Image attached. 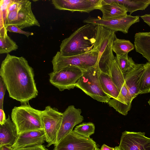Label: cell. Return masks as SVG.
<instances>
[{
    "instance_id": "obj_12",
    "label": "cell",
    "mask_w": 150,
    "mask_h": 150,
    "mask_svg": "<svg viewBox=\"0 0 150 150\" xmlns=\"http://www.w3.org/2000/svg\"><path fill=\"white\" fill-rule=\"evenodd\" d=\"M144 132L125 131L118 147L120 150H150V138Z\"/></svg>"
},
{
    "instance_id": "obj_30",
    "label": "cell",
    "mask_w": 150,
    "mask_h": 150,
    "mask_svg": "<svg viewBox=\"0 0 150 150\" xmlns=\"http://www.w3.org/2000/svg\"><path fill=\"white\" fill-rule=\"evenodd\" d=\"M13 150H48L43 145L25 148L13 149Z\"/></svg>"
},
{
    "instance_id": "obj_26",
    "label": "cell",
    "mask_w": 150,
    "mask_h": 150,
    "mask_svg": "<svg viewBox=\"0 0 150 150\" xmlns=\"http://www.w3.org/2000/svg\"><path fill=\"white\" fill-rule=\"evenodd\" d=\"M144 70L141 77L139 87L140 94L150 92V62L144 64Z\"/></svg>"
},
{
    "instance_id": "obj_4",
    "label": "cell",
    "mask_w": 150,
    "mask_h": 150,
    "mask_svg": "<svg viewBox=\"0 0 150 150\" xmlns=\"http://www.w3.org/2000/svg\"><path fill=\"white\" fill-rule=\"evenodd\" d=\"M96 30L93 47L98 52L97 64L101 72L110 75L111 66L115 59L112 47L116 37V32L99 25H97Z\"/></svg>"
},
{
    "instance_id": "obj_34",
    "label": "cell",
    "mask_w": 150,
    "mask_h": 150,
    "mask_svg": "<svg viewBox=\"0 0 150 150\" xmlns=\"http://www.w3.org/2000/svg\"><path fill=\"white\" fill-rule=\"evenodd\" d=\"M0 148V150H13V149L11 146L7 145H3Z\"/></svg>"
},
{
    "instance_id": "obj_23",
    "label": "cell",
    "mask_w": 150,
    "mask_h": 150,
    "mask_svg": "<svg viewBox=\"0 0 150 150\" xmlns=\"http://www.w3.org/2000/svg\"><path fill=\"white\" fill-rule=\"evenodd\" d=\"M114 0L123 6L130 15L137 11L144 10L150 5V0Z\"/></svg>"
},
{
    "instance_id": "obj_19",
    "label": "cell",
    "mask_w": 150,
    "mask_h": 150,
    "mask_svg": "<svg viewBox=\"0 0 150 150\" xmlns=\"http://www.w3.org/2000/svg\"><path fill=\"white\" fill-rule=\"evenodd\" d=\"M18 135L16 127L8 115L4 123L0 125V147L4 145L12 146Z\"/></svg>"
},
{
    "instance_id": "obj_17",
    "label": "cell",
    "mask_w": 150,
    "mask_h": 150,
    "mask_svg": "<svg viewBox=\"0 0 150 150\" xmlns=\"http://www.w3.org/2000/svg\"><path fill=\"white\" fill-rule=\"evenodd\" d=\"M133 100L125 83L120 89L117 98L110 99L108 103L117 111L126 115L131 109Z\"/></svg>"
},
{
    "instance_id": "obj_10",
    "label": "cell",
    "mask_w": 150,
    "mask_h": 150,
    "mask_svg": "<svg viewBox=\"0 0 150 150\" xmlns=\"http://www.w3.org/2000/svg\"><path fill=\"white\" fill-rule=\"evenodd\" d=\"M54 146L53 150H93L98 147L92 139L81 136L73 130Z\"/></svg>"
},
{
    "instance_id": "obj_2",
    "label": "cell",
    "mask_w": 150,
    "mask_h": 150,
    "mask_svg": "<svg viewBox=\"0 0 150 150\" xmlns=\"http://www.w3.org/2000/svg\"><path fill=\"white\" fill-rule=\"evenodd\" d=\"M11 25L21 29L34 26H40L28 0H0V28Z\"/></svg>"
},
{
    "instance_id": "obj_37",
    "label": "cell",
    "mask_w": 150,
    "mask_h": 150,
    "mask_svg": "<svg viewBox=\"0 0 150 150\" xmlns=\"http://www.w3.org/2000/svg\"><path fill=\"white\" fill-rule=\"evenodd\" d=\"M148 103L149 104V105H150V99H149V100L148 101Z\"/></svg>"
},
{
    "instance_id": "obj_21",
    "label": "cell",
    "mask_w": 150,
    "mask_h": 150,
    "mask_svg": "<svg viewBox=\"0 0 150 150\" xmlns=\"http://www.w3.org/2000/svg\"><path fill=\"white\" fill-rule=\"evenodd\" d=\"M99 79L103 91L110 98L116 99L120 91L109 75L100 72Z\"/></svg>"
},
{
    "instance_id": "obj_5",
    "label": "cell",
    "mask_w": 150,
    "mask_h": 150,
    "mask_svg": "<svg viewBox=\"0 0 150 150\" xmlns=\"http://www.w3.org/2000/svg\"><path fill=\"white\" fill-rule=\"evenodd\" d=\"M41 112V110L32 108L29 103L14 107L12 110L11 117L16 127L18 134L44 129Z\"/></svg>"
},
{
    "instance_id": "obj_20",
    "label": "cell",
    "mask_w": 150,
    "mask_h": 150,
    "mask_svg": "<svg viewBox=\"0 0 150 150\" xmlns=\"http://www.w3.org/2000/svg\"><path fill=\"white\" fill-rule=\"evenodd\" d=\"M134 38V45L136 52L150 62V32L137 33Z\"/></svg>"
},
{
    "instance_id": "obj_25",
    "label": "cell",
    "mask_w": 150,
    "mask_h": 150,
    "mask_svg": "<svg viewBox=\"0 0 150 150\" xmlns=\"http://www.w3.org/2000/svg\"><path fill=\"white\" fill-rule=\"evenodd\" d=\"M115 59L122 72L125 74L134 67L136 64L128 54L116 55Z\"/></svg>"
},
{
    "instance_id": "obj_35",
    "label": "cell",
    "mask_w": 150,
    "mask_h": 150,
    "mask_svg": "<svg viewBox=\"0 0 150 150\" xmlns=\"http://www.w3.org/2000/svg\"><path fill=\"white\" fill-rule=\"evenodd\" d=\"M115 150H120L118 146H116L115 147Z\"/></svg>"
},
{
    "instance_id": "obj_6",
    "label": "cell",
    "mask_w": 150,
    "mask_h": 150,
    "mask_svg": "<svg viewBox=\"0 0 150 150\" xmlns=\"http://www.w3.org/2000/svg\"><path fill=\"white\" fill-rule=\"evenodd\" d=\"M101 71L98 64L85 70L76 84L88 96L99 102L108 103L110 98L103 91L99 79Z\"/></svg>"
},
{
    "instance_id": "obj_7",
    "label": "cell",
    "mask_w": 150,
    "mask_h": 150,
    "mask_svg": "<svg viewBox=\"0 0 150 150\" xmlns=\"http://www.w3.org/2000/svg\"><path fill=\"white\" fill-rule=\"evenodd\" d=\"M98 52L94 47L91 51L77 55L65 56L57 52L53 57L52 62L53 71H59L68 67H74L86 70L97 63Z\"/></svg>"
},
{
    "instance_id": "obj_14",
    "label": "cell",
    "mask_w": 150,
    "mask_h": 150,
    "mask_svg": "<svg viewBox=\"0 0 150 150\" xmlns=\"http://www.w3.org/2000/svg\"><path fill=\"white\" fill-rule=\"evenodd\" d=\"M62 113V119L55 145L72 131L75 126L81 123L84 119L81 115V110L76 108L73 105L69 106Z\"/></svg>"
},
{
    "instance_id": "obj_13",
    "label": "cell",
    "mask_w": 150,
    "mask_h": 150,
    "mask_svg": "<svg viewBox=\"0 0 150 150\" xmlns=\"http://www.w3.org/2000/svg\"><path fill=\"white\" fill-rule=\"evenodd\" d=\"M102 0H52L54 8L61 10L89 13L99 9Z\"/></svg>"
},
{
    "instance_id": "obj_1",
    "label": "cell",
    "mask_w": 150,
    "mask_h": 150,
    "mask_svg": "<svg viewBox=\"0 0 150 150\" xmlns=\"http://www.w3.org/2000/svg\"><path fill=\"white\" fill-rule=\"evenodd\" d=\"M0 76L9 96L22 104L38 96L33 69L23 57L7 54L1 63Z\"/></svg>"
},
{
    "instance_id": "obj_16",
    "label": "cell",
    "mask_w": 150,
    "mask_h": 150,
    "mask_svg": "<svg viewBox=\"0 0 150 150\" xmlns=\"http://www.w3.org/2000/svg\"><path fill=\"white\" fill-rule=\"evenodd\" d=\"M144 70V64H136L134 68L124 74L125 83L133 99L140 94L139 84Z\"/></svg>"
},
{
    "instance_id": "obj_22",
    "label": "cell",
    "mask_w": 150,
    "mask_h": 150,
    "mask_svg": "<svg viewBox=\"0 0 150 150\" xmlns=\"http://www.w3.org/2000/svg\"><path fill=\"white\" fill-rule=\"evenodd\" d=\"M7 30L4 27L0 28V54H8L17 50L16 43L7 34Z\"/></svg>"
},
{
    "instance_id": "obj_9",
    "label": "cell",
    "mask_w": 150,
    "mask_h": 150,
    "mask_svg": "<svg viewBox=\"0 0 150 150\" xmlns=\"http://www.w3.org/2000/svg\"><path fill=\"white\" fill-rule=\"evenodd\" d=\"M86 70L70 67L58 71H52L48 74L49 81L60 91L70 90L76 87L77 82Z\"/></svg>"
},
{
    "instance_id": "obj_18",
    "label": "cell",
    "mask_w": 150,
    "mask_h": 150,
    "mask_svg": "<svg viewBox=\"0 0 150 150\" xmlns=\"http://www.w3.org/2000/svg\"><path fill=\"white\" fill-rule=\"evenodd\" d=\"M99 9L102 13V18L104 20L118 19L127 15V12L125 8L114 0H102Z\"/></svg>"
},
{
    "instance_id": "obj_8",
    "label": "cell",
    "mask_w": 150,
    "mask_h": 150,
    "mask_svg": "<svg viewBox=\"0 0 150 150\" xmlns=\"http://www.w3.org/2000/svg\"><path fill=\"white\" fill-rule=\"evenodd\" d=\"M63 116V113L59 112L57 108L49 105L41 111V119L48 147L56 144Z\"/></svg>"
},
{
    "instance_id": "obj_3",
    "label": "cell",
    "mask_w": 150,
    "mask_h": 150,
    "mask_svg": "<svg viewBox=\"0 0 150 150\" xmlns=\"http://www.w3.org/2000/svg\"><path fill=\"white\" fill-rule=\"evenodd\" d=\"M97 25L87 23L74 31L62 42L60 54L71 56L83 54L92 50L96 41Z\"/></svg>"
},
{
    "instance_id": "obj_29",
    "label": "cell",
    "mask_w": 150,
    "mask_h": 150,
    "mask_svg": "<svg viewBox=\"0 0 150 150\" xmlns=\"http://www.w3.org/2000/svg\"><path fill=\"white\" fill-rule=\"evenodd\" d=\"M6 88L0 77V109H3V102Z\"/></svg>"
},
{
    "instance_id": "obj_33",
    "label": "cell",
    "mask_w": 150,
    "mask_h": 150,
    "mask_svg": "<svg viewBox=\"0 0 150 150\" xmlns=\"http://www.w3.org/2000/svg\"><path fill=\"white\" fill-rule=\"evenodd\" d=\"M100 150H115V147H111L105 144H103L101 146Z\"/></svg>"
},
{
    "instance_id": "obj_31",
    "label": "cell",
    "mask_w": 150,
    "mask_h": 150,
    "mask_svg": "<svg viewBox=\"0 0 150 150\" xmlns=\"http://www.w3.org/2000/svg\"><path fill=\"white\" fill-rule=\"evenodd\" d=\"M6 119V115L3 109H0V125L4 124Z\"/></svg>"
},
{
    "instance_id": "obj_36",
    "label": "cell",
    "mask_w": 150,
    "mask_h": 150,
    "mask_svg": "<svg viewBox=\"0 0 150 150\" xmlns=\"http://www.w3.org/2000/svg\"><path fill=\"white\" fill-rule=\"evenodd\" d=\"M100 150V149L99 148H98V147H97L96 148V149H95L94 150Z\"/></svg>"
},
{
    "instance_id": "obj_27",
    "label": "cell",
    "mask_w": 150,
    "mask_h": 150,
    "mask_svg": "<svg viewBox=\"0 0 150 150\" xmlns=\"http://www.w3.org/2000/svg\"><path fill=\"white\" fill-rule=\"evenodd\" d=\"M95 126L92 122L83 123L76 127L74 131L82 136L90 137L95 132Z\"/></svg>"
},
{
    "instance_id": "obj_11",
    "label": "cell",
    "mask_w": 150,
    "mask_h": 150,
    "mask_svg": "<svg viewBox=\"0 0 150 150\" xmlns=\"http://www.w3.org/2000/svg\"><path fill=\"white\" fill-rule=\"evenodd\" d=\"M139 16L127 15L125 16L114 19L104 20L98 17L89 16L84 20V23L99 25L115 32L120 31L124 34L128 33L129 29L133 24L139 22Z\"/></svg>"
},
{
    "instance_id": "obj_32",
    "label": "cell",
    "mask_w": 150,
    "mask_h": 150,
    "mask_svg": "<svg viewBox=\"0 0 150 150\" xmlns=\"http://www.w3.org/2000/svg\"><path fill=\"white\" fill-rule=\"evenodd\" d=\"M140 17L150 27V14H145Z\"/></svg>"
},
{
    "instance_id": "obj_15",
    "label": "cell",
    "mask_w": 150,
    "mask_h": 150,
    "mask_svg": "<svg viewBox=\"0 0 150 150\" xmlns=\"http://www.w3.org/2000/svg\"><path fill=\"white\" fill-rule=\"evenodd\" d=\"M46 141L43 129L30 131L18 135L13 145V149H16L42 145Z\"/></svg>"
},
{
    "instance_id": "obj_28",
    "label": "cell",
    "mask_w": 150,
    "mask_h": 150,
    "mask_svg": "<svg viewBox=\"0 0 150 150\" xmlns=\"http://www.w3.org/2000/svg\"><path fill=\"white\" fill-rule=\"evenodd\" d=\"M6 29L8 31L10 32L23 34L28 38L30 36L33 35V33L24 31L17 26L15 25H11L8 26L6 28Z\"/></svg>"
},
{
    "instance_id": "obj_24",
    "label": "cell",
    "mask_w": 150,
    "mask_h": 150,
    "mask_svg": "<svg viewBox=\"0 0 150 150\" xmlns=\"http://www.w3.org/2000/svg\"><path fill=\"white\" fill-rule=\"evenodd\" d=\"M112 50L116 55H121L128 53L135 48L134 45L129 40L120 39L116 37L112 44Z\"/></svg>"
}]
</instances>
